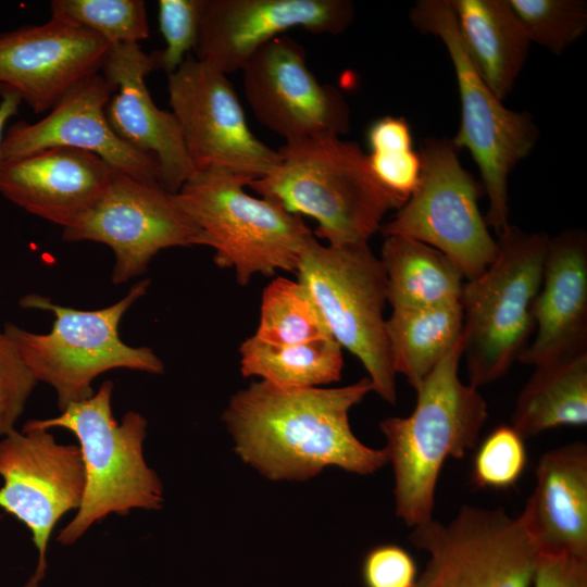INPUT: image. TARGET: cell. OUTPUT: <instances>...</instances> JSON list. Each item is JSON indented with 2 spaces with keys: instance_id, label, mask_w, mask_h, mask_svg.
Segmentation results:
<instances>
[{
  "instance_id": "cell-35",
  "label": "cell",
  "mask_w": 587,
  "mask_h": 587,
  "mask_svg": "<svg viewBox=\"0 0 587 587\" xmlns=\"http://www.w3.org/2000/svg\"><path fill=\"white\" fill-rule=\"evenodd\" d=\"M417 575L413 557L396 544L375 546L362 562L364 587H413Z\"/></svg>"
},
{
  "instance_id": "cell-22",
  "label": "cell",
  "mask_w": 587,
  "mask_h": 587,
  "mask_svg": "<svg viewBox=\"0 0 587 587\" xmlns=\"http://www.w3.org/2000/svg\"><path fill=\"white\" fill-rule=\"evenodd\" d=\"M517 516L542 554L587 559V446L573 441L546 451Z\"/></svg>"
},
{
  "instance_id": "cell-11",
  "label": "cell",
  "mask_w": 587,
  "mask_h": 587,
  "mask_svg": "<svg viewBox=\"0 0 587 587\" xmlns=\"http://www.w3.org/2000/svg\"><path fill=\"white\" fill-rule=\"evenodd\" d=\"M428 554L413 587H530L539 550L519 517L503 509L462 505L447 523L413 527Z\"/></svg>"
},
{
  "instance_id": "cell-33",
  "label": "cell",
  "mask_w": 587,
  "mask_h": 587,
  "mask_svg": "<svg viewBox=\"0 0 587 587\" xmlns=\"http://www.w3.org/2000/svg\"><path fill=\"white\" fill-rule=\"evenodd\" d=\"M205 0H160L159 27L165 48L151 54L155 70L175 72L195 50L199 39Z\"/></svg>"
},
{
  "instance_id": "cell-38",
  "label": "cell",
  "mask_w": 587,
  "mask_h": 587,
  "mask_svg": "<svg viewBox=\"0 0 587 587\" xmlns=\"http://www.w3.org/2000/svg\"><path fill=\"white\" fill-rule=\"evenodd\" d=\"M39 583L40 582H37L33 577H30L29 580L25 584L24 587H39Z\"/></svg>"
},
{
  "instance_id": "cell-16",
  "label": "cell",
  "mask_w": 587,
  "mask_h": 587,
  "mask_svg": "<svg viewBox=\"0 0 587 587\" xmlns=\"http://www.w3.org/2000/svg\"><path fill=\"white\" fill-rule=\"evenodd\" d=\"M353 17L349 0H205L196 59L228 75L289 29L339 35Z\"/></svg>"
},
{
  "instance_id": "cell-15",
  "label": "cell",
  "mask_w": 587,
  "mask_h": 587,
  "mask_svg": "<svg viewBox=\"0 0 587 587\" xmlns=\"http://www.w3.org/2000/svg\"><path fill=\"white\" fill-rule=\"evenodd\" d=\"M246 99L264 127L286 141L338 136L350 129V108L339 89L320 83L304 48L289 36L262 46L241 68Z\"/></svg>"
},
{
  "instance_id": "cell-5",
  "label": "cell",
  "mask_w": 587,
  "mask_h": 587,
  "mask_svg": "<svg viewBox=\"0 0 587 587\" xmlns=\"http://www.w3.org/2000/svg\"><path fill=\"white\" fill-rule=\"evenodd\" d=\"M494 261L464 283L463 357L475 388L504 376L535 330L538 296L550 236L509 225L498 236Z\"/></svg>"
},
{
  "instance_id": "cell-17",
  "label": "cell",
  "mask_w": 587,
  "mask_h": 587,
  "mask_svg": "<svg viewBox=\"0 0 587 587\" xmlns=\"http://www.w3.org/2000/svg\"><path fill=\"white\" fill-rule=\"evenodd\" d=\"M111 46L98 35L50 18L0 35V85L35 113L50 111L75 85L100 73Z\"/></svg>"
},
{
  "instance_id": "cell-23",
  "label": "cell",
  "mask_w": 587,
  "mask_h": 587,
  "mask_svg": "<svg viewBox=\"0 0 587 587\" xmlns=\"http://www.w3.org/2000/svg\"><path fill=\"white\" fill-rule=\"evenodd\" d=\"M482 78L501 101L512 91L530 41L509 0H448Z\"/></svg>"
},
{
  "instance_id": "cell-3",
  "label": "cell",
  "mask_w": 587,
  "mask_h": 587,
  "mask_svg": "<svg viewBox=\"0 0 587 587\" xmlns=\"http://www.w3.org/2000/svg\"><path fill=\"white\" fill-rule=\"evenodd\" d=\"M462 357L461 335L415 388L411 414L390 416L379 424L394 471L396 514L412 527L433 519L445 462L474 450L488 419V405L478 388L459 377Z\"/></svg>"
},
{
  "instance_id": "cell-6",
  "label": "cell",
  "mask_w": 587,
  "mask_h": 587,
  "mask_svg": "<svg viewBox=\"0 0 587 587\" xmlns=\"http://www.w3.org/2000/svg\"><path fill=\"white\" fill-rule=\"evenodd\" d=\"M246 186V179L228 173L195 171L176 199L200 228L202 246L214 249V263L234 268L239 285L257 274L296 273L312 230L300 215L249 195Z\"/></svg>"
},
{
  "instance_id": "cell-8",
  "label": "cell",
  "mask_w": 587,
  "mask_h": 587,
  "mask_svg": "<svg viewBox=\"0 0 587 587\" xmlns=\"http://www.w3.org/2000/svg\"><path fill=\"white\" fill-rule=\"evenodd\" d=\"M422 33L437 36L453 64L460 96L461 122L451 139L467 149L488 198L484 216L499 236L509 224L508 179L514 166L533 150L539 129L527 112L505 108L486 85L469 55L448 0H420L409 13Z\"/></svg>"
},
{
  "instance_id": "cell-7",
  "label": "cell",
  "mask_w": 587,
  "mask_h": 587,
  "mask_svg": "<svg viewBox=\"0 0 587 587\" xmlns=\"http://www.w3.org/2000/svg\"><path fill=\"white\" fill-rule=\"evenodd\" d=\"M150 280L134 285L118 302L99 310H77L52 303L30 294L21 299L26 309L49 310L54 314L50 333L35 334L8 323L4 334L37 380L52 386L62 411L73 402L93 395L91 383L113 369L161 374L163 362L147 347L124 344L118 325L128 308L146 294Z\"/></svg>"
},
{
  "instance_id": "cell-19",
  "label": "cell",
  "mask_w": 587,
  "mask_h": 587,
  "mask_svg": "<svg viewBox=\"0 0 587 587\" xmlns=\"http://www.w3.org/2000/svg\"><path fill=\"white\" fill-rule=\"evenodd\" d=\"M155 70L139 43L112 46L101 68L114 86L105 115L113 132L159 166L160 185L176 193L193 173L179 123L172 111L158 108L145 77Z\"/></svg>"
},
{
  "instance_id": "cell-29",
  "label": "cell",
  "mask_w": 587,
  "mask_h": 587,
  "mask_svg": "<svg viewBox=\"0 0 587 587\" xmlns=\"http://www.w3.org/2000/svg\"><path fill=\"white\" fill-rule=\"evenodd\" d=\"M367 154L379 183L407 201L416 188L422 170L420 153L412 147V134L403 117L384 116L367 129Z\"/></svg>"
},
{
  "instance_id": "cell-10",
  "label": "cell",
  "mask_w": 587,
  "mask_h": 587,
  "mask_svg": "<svg viewBox=\"0 0 587 587\" xmlns=\"http://www.w3.org/2000/svg\"><path fill=\"white\" fill-rule=\"evenodd\" d=\"M458 151L451 139L430 137L423 142L420 182L379 232L437 249L470 280L494 261L498 241L479 211L482 185L461 165Z\"/></svg>"
},
{
  "instance_id": "cell-4",
  "label": "cell",
  "mask_w": 587,
  "mask_h": 587,
  "mask_svg": "<svg viewBox=\"0 0 587 587\" xmlns=\"http://www.w3.org/2000/svg\"><path fill=\"white\" fill-rule=\"evenodd\" d=\"M112 390L113 383L105 380L90 398L68 404L59 416L32 420L23 427H62L78 439L85 488L76 515L57 538L64 546L74 544L111 513L157 510L163 503L161 480L143 458L147 421L129 411L117 423L112 413Z\"/></svg>"
},
{
  "instance_id": "cell-12",
  "label": "cell",
  "mask_w": 587,
  "mask_h": 587,
  "mask_svg": "<svg viewBox=\"0 0 587 587\" xmlns=\"http://www.w3.org/2000/svg\"><path fill=\"white\" fill-rule=\"evenodd\" d=\"M168 76V99L195 171H217L248 185L270 174L280 155L250 130L227 75L188 55Z\"/></svg>"
},
{
  "instance_id": "cell-27",
  "label": "cell",
  "mask_w": 587,
  "mask_h": 587,
  "mask_svg": "<svg viewBox=\"0 0 587 587\" xmlns=\"http://www.w3.org/2000/svg\"><path fill=\"white\" fill-rule=\"evenodd\" d=\"M240 372L283 389H303L337 382L344 367L342 348L325 338L296 345H271L254 336L239 347Z\"/></svg>"
},
{
  "instance_id": "cell-28",
  "label": "cell",
  "mask_w": 587,
  "mask_h": 587,
  "mask_svg": "<svg viewBox=\"0 0 587 587\" xmlns=\"http://www.w3.org/2000/svg\"><path fill=\"white\" fill-rule=\"evenodd\" d=\"M253 336L277 346L332 338L305 287L286 277H276L264 288Z\"/></svg>"
},
{
  "instance_id": "cell-2",
  "label": "cell",
  "mask_w": 587,
  "mask_h": 587,
  "mask_svg": "<svg viewBox=\"0 0 587 587\" xmlns=\"http://www.w3.org/2000/svg\"><path fill=\"white\" fill-rule=\"evenodd\" d=\"M277 151V166L248 186L290 213L314 218L315 235L329 246L367 242L386 214L405 202L379 183L354 141L313 136L286 141Z\"/></svg>"
},
{
  "instance_id": "cell-25",
  "label": "cell",
  "mask_w": 587,
  "mask_h": 587,
  "mask_svg": "<svg viewBox=\"0 0 587 587\" xmlns=\"http://www.w3.org/2000/svg\"><path fill=\"white\" fill-rule=\"evenodd\" d=\"M392 310L460 302L464 276L444 253L421 241L387 236L379 258Z\"/></svg>"
},
{
  "instance_id": "cell-20",
  "label": "cell",
  "mask_w": 587,
  "mask_h": 587,
  "mask_svg": "<svg viewBox=\"0 0 587 587\" xmlns=\"http://www.w3.org/2000/svg\"><path fill=\"white\" fill-rule=\"evenodd\" d=\"M114 171L93 153L53 147L3 159L0 192L25 211L64 229L100 198Z\"/></svg>"
},
{
  "instance_id": "cell-24",
  "label": "cell",
  "mask_w": 587,
  "mask_h": 587,
  "mask_svg": "<svg viewBox=\"0 0 587 587\" xmlns=\"http://www.w3.org/2000/svg\"><path fill=\"white\" fill-rule=\"evenodd\" d=\"M587 424V349L534 366L511 416L525 439L563 426Z\"/></svg>"
},
{
  "instance_id": "cell-30",
  "label": "cell",
  "mask_w": 587,
  "mask_h": 587,
  "mask_svg": "<svg viewBox=\"0 0 587 587\" xmlns=\"http://www.w3.org/2000/svg\"><path fill=\"white\" fill-rule=\"evenodd\" d=\"M50 12L51 18L87 29L111 47L149 37L142 0H53Z\"/></svg>"
},
{
  "instance_id": "cell-26",
  "label": "cell",
  "mask_w": 587,
  "mask_h": 587,
  "mask_svg": "<svg viewBox=\"0 0 587 587\" xmlns=\"http://www.w3.org/2000/svg\"><path fill=\"white\" fill-rule=\"evenodd\" d=\"M460 302L392 310L386 335L394 372L415 389L461 338Z\"/></svg>"
},
{
  "instance_id": "cell-36",
  "label": "cell",
  "mask_w": 587,
  "mask_h": 587,
  "mask_svg": "<svg viewBox=\"0 0 587 587\" xmlns=\"http://www.w3.org/2000/svg\"><path fill=\"white\" fill-rule=\"evenodd\" d=\"M530 587H587V559L539 553Z\"/></svg>"
},
{
  "instance_id": "cell-31",
  "label": "cell",
  "mask_w": 587,
  "mask_h": 587,
  "mask_svg": "<svg viewBox=\"0 0 587 587\" xmlns=\"http://www.w3.org/2000/svg\"><path fill=\"white\" fill-rule=\"evenodd\" d=\"M528 39L561 54L587 29L583 0H509Z\"/></svg>"
},
{
  "instance_id": "cell-18",
  "label": "cell",
  "mask_w": 587,
  "mask_h": 587,
  "mask_svg": "<svg viewBox=\"0 0 587 587\" xmlns=\"http://www.w3.org/2000/svg\"><path fill=\"white\" fill-rule=\"evenodd\" d=\"M114 91L102 74L86 77L42 120L11 125L2 141V160L65 147L93 153L117 172L161 186L157 162L124 142L109 125L105 107Z\"/></svg>"
},
{
  "instance_id": "cell-9",
  "label": "cell",
  "mask_w": 587,
  "mask_h": 587,
  "mask_svg": "<svg viewBox=\"0 0 587 587\" xmlns=\"http://www.w3.org/2000/svg\"><path fill=\"white\" fill-rule=\"evenodd\" d=\"M296 273L332 338L362 363L373 391L395 404L396 373L384 317L387 283L379 258L367 242L325 246L313 236L301 252Z\"/></svg>"
},
{
  "instance_id": "cell-21",
  "label": "cell",
  "mask_w": 587,
  "mask_h": 587,
  "mask_svg": "<svg viewBox=\"0 0 587 587\" xmlns=\"http://www.w3.org/2000/svg\"><path fill=\"white\" fill-rule=\"evenodd\" d=\"M535 335L519 360L538 365L587 349V236L569 229L549 240L534 307Z\"/></svg>"
},
{
  "instance_id": "cell-14",
  "label": "cell",
  "mask_w": 587,
  "mask_h": 587,
  "mask_svg": "<svg viewBox=\"0 0 587 587\" xmlns=\"http://www.w3.org/2000/svg\"><path fill=\"white\" fill-rule=\"evenodd\" d=\"M0 508L32 533L39 554L32 577L40 582L54 525L82 502L85 470L79 447L57 442L49 429H14L0 441Z\"/></svg>"
},
{
  "instance_id": "cell-37",
  "label": "cell",
  "mask_w": 587,
  "mask_h": 587,
  "mask_svg": "<svg viewBox=\"0 0 587 587\" xmlns=\"http://www.w3.org/2000/svg\"><path fill=\"white\" fill-rule=\"evenodd\" d=\"M0 163L2 161L1 147L4 138L3 130L10 117L17 113L22 102L21 97L10 87L0 85Z\"/></svg>"
},
{
  "instance_id": "cell-34",
  "label": "cell",
  "mask_w": 587,
  "mask_h": 587,
  "mask_svg": "<svg viewBox=\"0 0 587 587\" xmlns=\"http://www.w3.org/2000/svg\"><path fill=\"white\" fill-rule=\"evenodd\" d=\"M37 382L11 339L0 333V436L14 430Z\"/></svg>"
},
{
  "instance_id": "cell-32",
  "label": "cell",
  "mask_w": 587,
  "mask_h": 587,
  "mask_svg": "<svg viewBox=\"0 0 587 587\" xmlns=\"http://www.w3.org/2000/svg\"><path fill=\"white\" fill-rule=\"evenodd\" d=\"M474 450L471 482L478 489L512 488L526 469L525 438L511 425L495 427Z\"/></svg>"
},
{
  "instance_id": "cell-1",
  "label": "cell",
  "mask_w": 587,
  "mask_h": 587,
  "mask_svg": "<svg viewBox=\"0 0 587 587\" xmlns=\"http://www.w3.org/2000/svg\"><path fill=\"white\" fill-rule=\"evenodd\" d=\"M371 391L369 377L337 388L252 382L232 397L223 420L241 460L268 479L304 480L327 466L370 475L388 455L357 438L349 412Z\"/></svg>"
},
{
  "instance_id": "cell-13",
  "label": "cell",
  "mask_w": 587,
  "mask_h": 587,
  "mask_svg": "<svg viewBox=\"0 0 587 587\" xmlns=\"http://www.w3.org/2000/svg\"><path fill=\"white\" fill-rule=\"evenodd\" d=\"M62 236L109 246L115 257L112 282L117 285L142 274L160 250L202 246L201 230L176 193L117 171L100 198Z\"/></svg>"
}]
</instances>
